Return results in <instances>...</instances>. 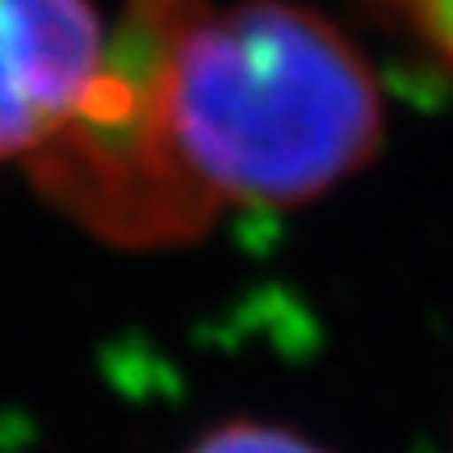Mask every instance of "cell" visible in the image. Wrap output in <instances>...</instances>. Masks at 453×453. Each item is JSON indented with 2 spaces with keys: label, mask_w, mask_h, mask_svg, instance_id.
Returning a JSON list of instances; mask_svg holds the SVG:
<instances>
[{
  "label": "cell",
  "mask_w": 453,
  "mask_h": 453,
  "mask_svg": "<svg viewBox=\"0 0 453 453\" xmlns=\"http://www.w3.org/2000/svg\"><path fill=\"white\" fill-rule=\"evenodd\" d=\"M453 64V0H387Z\"/></svg>",
  "instance_id": "277c9868"
},
{
  "label": "cell",
  "mask_w": 453,
  "mask_h": 453,
  "mask_svg": "<svg viewBox=\"0 0 453 453\" xmlns=\"http://www.w3.org/2000/svg\"><path fill=\"white\" fill-rule=\"evenodd\" d=\"M105 42L88 0H0V160H30L76 118Z\"/></svg>",
  "instance_id": "7a4b0ae2"
},
{
  "label": "cell",
  "mask_w": 453,
  "mask_h": 453,
  "mask_svg": "<svg viewBox=\"0 0 453 453\" xmlns=\"http://www.w3.org/2000/svg\"><path fill=\"white\" fill-rule=\"evenodd\" d=\"M185 453H327L315 441L298 437L290 428H273V424L257 420H235L206 433L202 441H194Z\"/></svg>",
  "instance_id": "3957f363"
},
{
  "label": "cell",
  "mask_w": 453,
  "mask_h": 453,
  "mask_svg": "<svg viewBox=\"0 0 453 453\" xmlns=\"http://www.w3.org/2000/svg\"><path fill=\"white\" fill-rule=\"evenodd\" d=\"M382 143V97L344 34L286 0H127L84 105L30 177L127 248L189 240L223 206L327 194Z\"/></svg>",
  "instance_id": "6da1fadb"
}]
</instances>
